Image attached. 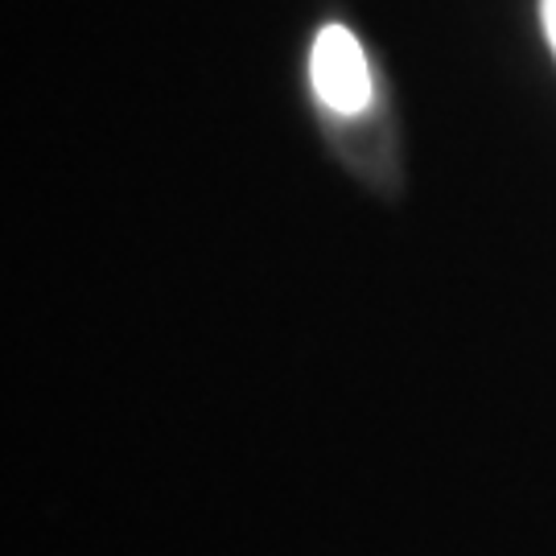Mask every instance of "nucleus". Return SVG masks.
<instances>
[{
  "label": "nucleus",
  "mask_w": 556,
  "mask_h": 556,
  "mask_svg": "<svg viewBox=\"0 0 556 556\" xmlns=\"http://www.w3.org/2000/svg\"><path fill=\"white\" fill-rule=\"evenodd\" d=\"M309 75L321 103L342 116H355L371 103V71L363 59V46L346 25H326L318 34L309 54Z\"/></svg>",
  "instance_id": "obj_1"
},
{
  "label": "nucleus",
  "mask_w": 556,
  "mask_h": 556,
  "mask_svg": "<svg viewBox=\"0 0 556 556\" xmlns=\"http://www.w3.org/2000/svg\"><path fill=\"white\" fill-rule=\"evenodd\" d=\"M540 13H544V34H548L553 54H556V0H540Z\"/></svg>",
  "instance_id": "obj_2"
}]
</instances>
